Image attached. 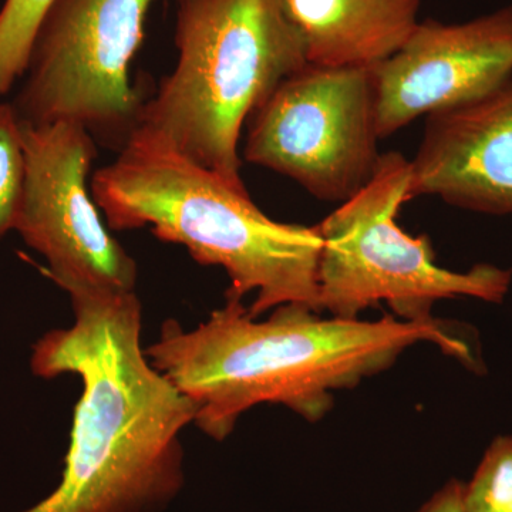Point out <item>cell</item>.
Returning <instances> with one entry per match:
<instances>
[{"mask_svg":"<svg viewBox=\"0 0 512 512\" xmlns=\"http://www.w3.org/2000/svg\"><path fill=\"white\" fill-rule=\"evenodd\" d=\"M178 59L136 131L245 190L239 137L286 77L308 64L284 0H178Z\"/></svg>","mask_w":512,"mask_h":512,"instance_id":"obj_4","label":"cell"},{"mask_svg":"<svg viewBox=\"0 0 512 512\" xmlns=\"http://www.w3.org/2000/svg\"><path fill=\"white\" fill-rule=\"evenodd\" d=\"M225 298L197 328L165 320L146 349L151 365L194 403V424L212 440L231 436L242 414L258 404H281L311 423L322 420L333 392L355 389L417 343H433L470 369L481 366L466 330L446 320L323 319L299 303L258 320L242 299Z\"/></svg>","mask_w":512,"mask_h":512,"instance_id":"obj_2","label":"cell"},{"mask_svg":"<svg viewBox=\"0 0 512 512\" xmlns=\"http://www.w3.org/2000/svg\"><path fill=\"white\" fill-rule=\"evenodd\" d=\"M153 0H55L40 22L15 100L26 126L67 121L126 144L144 101L130 86Z\"/></svg>","mask_w":512,"mask_h":512,"instance_id":"obj_6","label":"cell"},{"mask_svg":"<svg viewBox=\"0 0 512 512\" xmlns=\"http://www.w3.org/2000/svg\"><path fill=\"white\" fill-rule=\"evenodd\" d=\"M434 195L490 215H512V79L427 116L410 161L409 201Z\"/></svg>","mask_w":512,"mask_h":512,"instance_id":"obj_10","label":"cell"},{"mask_svg":"<svg viewBox=\"0 0 512 512\" xmlns=\"http://www.w3.org/2000/svg\"><path fill=\"white\" fill-rule=\"evenodd\" d=\"M376 64L308 63L286 77L251 116L245 160L292 178L319 200H350L382 157Z\"/></svg>","mask_w":512,"mask_h":512,"instance_id":"obj_7","label":"cell"},{"mask_svg":"<svg viewBox=\"0 0 512 512\" xmlns=\"http://www.w3.org/2000/svg\"><path fill=\"white\" fill-rule=\"evenodd\" d=\"M308 62L376 64L396 53L419 25L421 0H284Z\"/></svg>","mask_w":512,"mask_h":512,"instance_id":"obj_11","label":"cell"},{"mask_svg":"<svg viewBox=\"0 0 512 512\" xmlns=\"http://www.w3.org/2000/svg\"><path fill=\"white\" fill-rule=\"evenodd\" d=\"M55 0H6L0 10V96L22 79L40 22Z\"/></svg>","mask_w":512,"mask_h":512,"instance_id":"obj_12","label":"cell"},{"mask_svg":"<svg viewBox=\"0 0 512 512\" xmlns=\"http://www.w3.org/2000/svg\"><path fill=\"white\" fill-rule=\"evenodd\" d=\"M25 178L22 121L12 103L0 101V241L15 228Z\"/></svg>","mask_w":512,"mask_h":512,"instance_id":"obj_13","label":"cell"},{"mask_svg":"<svg viewBox=\"0 0 512 512\" xmlns=\"http://www.w3.org/2000/svg\"><path fill=\"white\" fill-rule=\"evenodd\" d=\"M464 484L451 480L417 512H466L463 507Z\"/></svg>","mask_w":512,"mask_h":512,"instance_id":"obj_15","label":"cell"},{"mask_svg":"<svg viewBox=\"0 0 512 512\" xmlns=\"http://www.w3.org/2000/svg\"><path fill=\"white\" fill-rule=\"evenodd\" d=\"M376 76L379 138L493 92L512 79V6L451 25L420 20Z\"/></svg>","mask_w":512,"mask_h":512,"instance_id":"obj_9","label":"cell"},{"mask_svg":"<svg viewBox=\"0 0 512 512\" xmlns=\"http://www.w3.org/2000/svg\"><path fill=\"white\" fill-rule=\"evenodd\" d=\"M410 161L382 154L375 175L356 195L318 225L320 311L355 320L386 302L407 322L434 319L441 299L470 298L501 303L511 288L512 269L474 265L467 272L440 268L430 239L412 237L397 224L409 201Z\"/></svg>","mask_w":512,"mask_h":512,"instance_id":"obj_5","label":"cell"},{"mask_svg":"<svg viewBox=\"0 0 512 512\" xmlns=\"http://www.w3.org/2000/svg\"><path fill=\"white\" fill-rule=\"evenodd\" d=\"M26 178L15 228L63 291L136 292L138 268L90 198L94 137L79 124H23Z\"/></svg>","mask_w":512,"mask_h":512,"instance_id":"obj_8","label":"cell"},{"mask_svg":"<svg viewBox=\"0 0 512 512\" xmlns=\"http://www.w3.org/2000/svg\"><path fill=\"white\" fill-rule=\"evenodd\" d=\"M74 322L45 333L30 369L82 380L62 480L22 512H161L183 490L194 403L151 365L136 292L73 289Z\"/></svg>","mask_w":512,"mask_h":512,"instance_id":"obj_1","label":"cell"},{"mask_svg":"<svg viewBox=\"0 0 512 512\" xmlns=\"http://www.w3.org/2000/svg\"><path fill=\"white\" fill-rule=\"evenodd\" d=\"M93 200L114 231L150 228L154 237L183 245L198 264L221 266L252 318L299 303L320 311L318 225L284 224L266 217L247 188L134 131L113 163L92 178Z\"/></svg>","mask_w":512,"mask_h":512,"instance_id":"obj_3","label":"cell"},{"mask_svg":"<svg viewBox=\"0 0 512 512\" xmlns=\"http://www.w3.org/2000/svg\"><path fill=\"white\" fill-rule=\"evenodd\" d=\"M466 512H512V437L500 436L485 451L473 480L464 485Z\"/></svg>","mask_w":512,"mask_h":512,"instance_id":"obj_14","label":"cell"}]
</instances>
